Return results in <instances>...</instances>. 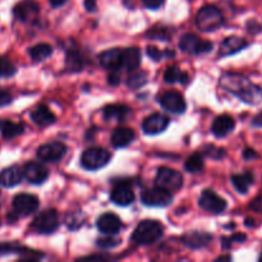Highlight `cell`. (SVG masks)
I'll return each mask as SVG.
<instances>
[{
	"label": "cell",
	"instance_id": "cell-1",
	"mask_svg": "<svg viewBox=\"0 0 262 262\" xmlns=\"http://www.w3.org/2000/svg\"><path fill=\"white\" fill-rule=\"evenodd\" d=\"M220 86L224 91L238 97L248 105H258L262 101V89L250 78L239 73H225L220 78Z\"/></svg>",
	"mask_w": 262,
	"mask_h": 262
},
{
	"label": "cell",
	"instance_id": "cell-2",
	"mask_svg": "<svg viewBox=\"0 0 262 262\" xmlns=\"http://www.w3.org/2000/svg\"><path fill=\"white\" fill-rule=\"evenodd\" d=\"M163 225L156 220H143L133 232L132 239L137 245H152L163 237Z\"/></svg>",
	"mask_w": 262,
	"mask_h": 262
},
{
	"label": "cell",
	"instance_id": "cell-3",
	"mask_svg": "<svg viewBox=\"0 0 262 262\" xmlns=\"http://www.w3.org/2000/svg\"><path fill=\"white\" fill-rule=\"evenodd\" d=\"M196 25L202 32H212L224 25V15L215 5H206L197 13Z\"/></svg>",
	"mask_w": 262,
	"mask_h": 262
},
{
	"label": "cell",
	"instance_id": "cell-4",
	"mask_svg": "<svg viewBox=\"0 0 262 262\" xmlns=\"http://www.w3.org/2000/svg\"><path fill=\"white\" fill-rule=\"evenodd\" d=\"M112 155L107 150L100 147H90L83 151L81 156V165L86 170L95 171L109 164Z\"/></svg>",
	"mask_w": 262,
	"mask_h": 262
},
{
	"label": "cell",
	"instance_id": "cell-5",
	"mask_svg": "<svg viewBox=\"0 0 262 262\" xmlns=\"http://www.w3.org/2000/svg\"><path fill=\"white\" fill-rule=\"evenodd\" d=\"M214 43L211 41L201 40L193 33H186L179 40V49L188 55H201V54L210 53Z\"/></svg>",
	"mask_w": 262,
	"mask_h": 262
},
{
	"label": "cell",
	"instance_id": "cell-6",
	"mask_svg": "<svg viewBox=\"0 0 262 262\" xmlns=\"http://www.w3.org/2000/svg\"><path fill=\"white\" fill-rule=\"evenodd\" d=\"M31 228L38 234H51L59 228L58 212L54 209H49L40 212L33 219Z\"/></svg>",
	"mask_w": 262,
	"mask_h": 262
},
{
	"label": "cell",
	"instance_id": "cell-7",
	"mask_svg": "<svg viewBox=\"0 0 262 262\" xmlns=\"http://www.w3.org/2000/svg\"><path fill=\"white\" fill-rule=\"evenodd\" d=\"M156 186L169 192H177L183 187V176L169 168H160L156 174Z\"/></svg>",
	"mask_w": 262,
	"mask_h": 262
},
{
	"label": "cell",
	"instance_id": "cell-8",
	"mask_svg": "<svg viewBox=\"0 0 262 262\" xmlns=\"http://www.w3.org/2000/svg\"><path fill=\"white\" fill-rule=\"evenodd\" d=\"M173 200L171 192L156 186L154 188L146 189L141 194V201L146 206H155V207H164L168 206Z\"/></svg>",
	"mask_w": 262,
	"mask_h": 262
},
{
	"label": "cell",
	"instance_id": "cell-9",
	"mask_svg": "<svg viewBox=\"0 0 262 262\" xmlns=\"http://www.w3.org/2000/svg\"><path fill=\"white\" fill-rule=\"evenodd\" d=\"M199 205L202 210L212 214H222L227 210L228 204L224 199L215 193L212 189H205L199 200Z\"/></svg>",
	"mask_w": 262,
	"mask_h": 262
},
{
	"label": "cell",
	"instance_id": "cell-10",
	"mask_svg": "<svg viewBox=\"0 0 262 262\" xmlns=\"http://www.w3.org/2000/svg\"><path fill=\"white\" fill-rule=\"evenodd\" d=\"M40 206L36 196L30 193H19L13 199V211L17 216H28L33 214Z\"/></svg>",
	"mask_w": 262,
	"mask_h": 262
},
{
	"label": "cell",
	"instance_id": "cell-11",
	"mask_svg": "<svg viewBox=\"0 0 262 262\" xmlns=\"http://www.w3.org/2000/svg\"><path fill=\"white\" fill-rule=\"evenodd\" d=\"M13 14L20 22L32 23L37 20L40 14V5L35 0H20L13 8Z\"/></svg>",
	"mask_w": 262,
	"mask_h": 262
},
{
	"label": "cell",
	"instance_id": "cell-12",
	"mask_svg": "<svg viewBox=\"0 0 262 262\" xmlns=\"http://www.w3.org/2000/svg\"><path fill=\"white\" fill-rule=\"evenodd\" d=\"M67 154V146L64 143L54 141V142L46 143L38 147L37 158L46 163H56L61 160L63 156Z\"/></svg>",
	"mask_w": 262,
	"mask_h": 262
},
{
	"label": "cell",
	"instance_id": "cell-13",
	"mask_svg": "<svg viewBox=\"0 0 262 262\" xmlns=\"http://www.w3.org/2000/svg\"><path fill=\"white\" fill-rule=\"evenodd\" d=\"M159 102L164 109L174 113V114H182L186 112V100L177 91H166L161 94L159 96Z\"/></svg>",
	"mask_w": 262,
	"mask_h": 262
},
{
	"label": "cell",
	"instance_id": "cell-14",
	"mask_svg": "<svg viewBox=\"0 0 262 262\" xmlns=\"http://www.w3.org/2000/svg\"><path fill=\"white\" fill-rule=\"evenodd\" d=\"M23 178L27 179L31 184H42L48 179L49 171L45 166L36 161L27 163L22 169Z\"/></svg>",
	"mask_w": 262,
	"mask_h": 262
},
{
	"label": "cell",
	"instance_id": "cell-15",
	"mask_svg": "<svg viewBox=\"0 0 262 262\" xmlns=\"http://www.w3.org/2000/svg\"><path fill=\"white\" fill-rule=\"evenodd\" d=\"M169 119L160 113H155L142 122V130L146 135H159L168 128Z\"/></svg>",
	"mask_w": 262,
	"mask_h": 262
},
{
	"label": "cell",
	"instance_id": "cell-16",
	"mask_svg": "<svg viewBox=\"0 0 262 262\" xmlns=\"http://www.w3.org/2000/svg\"><path fill=\"white\" fill-rule=\"evenodd\" d=\"M110 199L115 205L119 206H128L135 201V192L130 188L129 184L127 183H119L114 189L112 191Z\"/></svg>",
	"mask_w": 262,
	"mask_h": 262
},
{
	"label": "cell",
	"instance_id": "cell-17",
	"mask_svg": "<svg viewBox=\"0 0 262 262\" xmlns=\"http://www.w3.org/2000/svg\"><path fill=\"white\" fill-rule=\"evenodd\" d=\"M97 229L104 234H117L122 228V222L119 217L112 212H106L102 214L101 216L97 219Z\"/></svg>",
	"mask_w": 262,
	"mask_h": 262
},
{
	"label": "cell",
	"instance_id": "cell-18",
	"mask_svg": "<svg viewBox=\"0 0 262 262\" xmlns=\"http://www.w3.org/2000/svg\"><path fill=\"white\" fill-rule=\"evenodd\" d=\"M235 128V120L230 115L223 114L217 117L212 123L211 130L217 138L227 137L229 133H232Z\"/></svg>",
	"mask_w": 262,
	"mask_h": 262
},
{
	"label": "cell",
	"instance_id": "cell-19",
	"mask_svg": "<svg viewBox=\"0 0 262 262\" xmlns=\"http://www.w3.org/2000/svg\"><path fill=\"white\" fill-rule=\"evenodd\" d=\"M248 46V42L242 37H238V36H229V37L225 38L224 41L220 45V51L219 56H229L233 54H237L238 51L243 50Z\"/></svg>",
	"mask_w": 262,
	"mask_h": 262
},
{
	"label": "cell",
	"instance_id": "cell-20",
	"mask_svg": "<svg viewBox=\"0 0 262 262\" xmlns=\"http://www.w3.org/2000/svg\"><path fill=\"white\" fill-rule=\"evenodd\" d=\"M141 64V53L137 48H128L120 53V68L136 71Z\"/></svg>",
	"mask_w": 262,
	"mask_h": 262
},
{
	"label": "cell",
	"instance_id": "cell-21",
	"mask_svg": "<svg viewBox=\"0 0 262 262\" xmlns=\"http://www.w3.org/2000/svg\"><path fill=\"white\" fill-rule=\"evenodd\" d=\"M183 243L189 248H193V250H200L202 247H206L212 239V235L209 233L205 232H189L187 234L183 235Z\"/></svg>",
	"mask_w": 262,
	"mask_h": 262
},
{
	"label": "cell",
	"instance_id": "cell-22",
	"mask_svg": "<svg viewBox=\"0 0 262 262\" xmlns=\"http://www.w3.org/2000/svg\"><path fill=\"white\" fill-rule=\"evenodd\" d=\"M22 179L23 171L17 165H12L0 171V186L7 187V188L15 187L17 184H19L22 182Z\"/></svg>",
	"mask_w": 262,
	"mask_h": 262
},
{
	"label": "cell",
	"instance_id": "cell-23",
	"mask_svg": "<svg viewBox=\"0 0 262 262\" xmlns=\"http://www.w3.org/2000/svg\"><path fill=\"white\" fill-rule=\"evenodd\" d=\"M136 138L135 130L130 128L118 127L112 133V143L115 148H123L129 146Z\"/></svg>",
	"mask_w": 262,
	"mask_h": 262
},
{
	"label": "cell",
	"instance_id": "cell-24",
	"mask_svg": "<svg viewBox=\"0 0 262 262\" xmlns=\"http://www.w3.org/2000/svg\"><path fill=\"white\" fill-rule=\"evenodd\" d=\"M31 119L33 120V123L40 125V127H46V125L55 123L56 118L54 113L46 105H38V106H36L31 112Z\"/></svg>",
	"mask_w": 262,
	"mask_h": 262
},
{
	"label": "cell",
	"instance_id": "cell-25",
	"mask_svg": "<svg viewBox=\"0 0 262 262\" xmlns=\"http://www.w3.org/2000/svg\"><path fill=\"white\" fill-rule=\"evenodd\" d=\"M0 133L5 140H13L25 133V124L9 119H2L0 120Z\"/></svg>",
	"mask_w": 262,
	"mask_h": 262
},
{
	"label": "cell",
	"instance_id": "cell-26",
	"mask_svg": "<svg viewBox=\"0 0 262 262\" xmlns=\"http://www.w3.org/2000/svg\"><path fill=\"white\" fill-rule=\"evenodd\" d=\"M120 49H110V50L102 51L99 55V61L104 68L114 71L120 68Z\"/></svg>",
	"mask_w": 262,
	"mask_h": 262
},
{
	"label": "cell",
	"instance_id": "cell-27",
	"mask_svg": "<svg viewBox=\"0 0 262 262\" xmlns=\"http://www.w3.org/2000/svg\"><path fill=\"white\" fill-rule=\"evenodd\" d=\"M104 117L107 120H118V122H123L125 118L130 114V109L127 105L120 104H113L107 105L104 107Z\"/></svg>",
	"mask_w": 262,
	"mask_h": 262
},
{
	"label": "cell",
	"instance_id": "cell-28",
	"mask_svg": "<svg viewBox=\"0 0 262 262\" xmlns=\"http://www.w3.org/2000/svg\"><path fill=\"white\" fill-rule=\"evenodd\" d=\"M255 183V176L251 171H246L243 174H235L232 177V184L235 191L241 194H246L251 186Z\"/></svg>",
	"mask_w": 262,
	"mask_h": 262
},
{
	"label": "cell",
	"instance_id": "cell-29",
	"mask_svg": "<svg viewBox=\"0 0 262 262\" xmlns=\"http://www.w3.org/2000/svg\"><path fill=\"white\" fill-rule=\"evenodd\" d=\"M28 54L35 61H43L53 54V46L49 43H37L28 50Z\"/></svg>",
	"mask_w": 262,
	"mask_h": 262
},
{
	"label": "cell",
	"instance_id": "cell-30",
	"mask_svg": "<svg viewBox=\"0 0 262 262\" xmlns=\"http://www.w3.org/2000/svg\"><path fill=\"white\" fill-rule=\"evenodd\" d=\"M164 81L166 83H177V82H181V83H187L188 82V74L186 72L179 71L178 67L173 66L169 67L168 69L164 73Z\"/></svg>",
	"mask_w": 262,
	"mask_h": 262
},
{
	"label": "cell",
	"instance_id": "cell-31",
	"mask_svg": "<svg viewBox=\"0 0 262 262\" xmlns=\"http://www.w3.org/2000/svg\"><path fill=\"white\" fill-rule=\"evenodd\" d=\"M204 156L201 154H193V155H191L187 159L186 164H184V168L189 173H199V171H201L204 169Z\"/></svg>",
	"mask_w": 262,
	"mask_h": 262
},
{
	"label": "cell",
	"instance_id": "cell-32",
	"mask_svg": "<svg viewBox=\"0 0 262 262\" xmlns=\"http://www.w3.org/2000/svg\"><path fill=\"white\" fill-rule=\"evenodd\" d=\"M66 63L67 67L71 72H77V71H81L83 68V58L79 55L78 51H68L67 54V59H66Z\"/></svg>",
	"mask_w": 262,
	"mask_h": 262
},
{
	"label": "cell",
	"instance_id": "cell-33",
	"mask_svg": "<svg viewBox=\"0 0 262 262\" xmlns=\"http://www.w3.org/2000/svg\"><path fill=\"white\" fill-rule=\"evenodd\" d=\"M146 83H147V73H146V72H142V71L132 74V76H130L127 81L128 87L132 90L141 89V87L145 86Z\"/></svg>",
	"mask_w": 262,
	"mask_h": 262
},
{
	"label": "cell",
	"instance_id": "cell-34",
	"mask_svg": "<svg viewBox=\"0 0 262 262\" xmlns=\"http://www.w3.org/2000/svg\"><path fill=\"white\" fill-rule=\"evenodd\" d=\"M17 73V68L14 64L7 58H0V77L2 78H9Z\"/></svg>",
	"mask_w": 262,
	"mask_h": 262
},
{
	"label": "cell",
	"instance_id": "cell-35",
	"mask_svg": "<svg viewBox=\"0 0 262 262\" xmlns=\"http://www.w3.org/2000/svg\"><path fill=\"white\" fill-rule=\"evenodd\" d=\"M147 55L150 56L151 59H154V60L159 61L164 58H171V56H174V51H170V50L160 51L158 48H155V46H148Z\"/></svg>",
	"mask_w": 262,
	"mask_h": 262
},
{
	"label": "cell",
	"instance_id": "cell-36",
	"mask_svg": "<svg viewBox=\"0 0 262 262\" xmlns=\"http://www.w3.org/2000/svg\"><path fill=\"white\" fill-rule=\"evenodd\" d=\"M204 151H205V154L209 156V158L215 159V160H220V159H223L225 155H227V152L224 151V148L216 147V146H212V145H207L206 147H205Z\"/></svg>",
	"mask_w": 262,
	"mask_h": 262
},
{
	"label": "cell",
	"instance_id": "cell-37",
	"mask_svg": "<svg viewBox=\"0 0 262 262\" xmlns=\"http://www.w3.org/2000/svg\"><path fill=\"white\" fill-rule=\"evenodd\" d=\"M247 239V237H246L245 234H242V233H238V234H234L232 235L230 238H222V242H223V247L224 248H230V246H232L233 242L235 243H243Z\"/></svg>",
	"mask_w": 262,
	"mask_h": 262
},
{
	"label": "cell",
	"instance_id": "cell-38",
	"mask_svg": "<svg viewBox=\"0 0 262 262\" xmlns=\"http://www.w3.org/2000/svg\"><path fill=\"white\" fill-rule=\"evenodd\" d=\"M20 251H25V248L19 247V246L9 245V243H3V245H0V256L8 255V253H23Z\"/></svg>",
	"mask_w": 262,
	"mask_h": 262
},
{
	"label": "cell",
	"instance_id": "cell-39",
	"mask_svg": "<svg viewBox=\"0 0 262 262\" xmlns=\"http://www.w3.org/2000/svg\"><path fill=\"white\" fill-rule=\"evenodd\" d=\"M119 245V241L115 239V238H101V239H97V246L101 248H113L115 246Z\"/></svg>",
	"mask_w": 262,
	"mask_h": 262
},
{
	"label": "cell",
	"instance_id": "cell-40",
	"mask_svg": "<svg viewBox=\"0 0 262 262\" xmlns=\"http://www.w3.org/2000/svg\"><path fill=\"white\" fill-rule=\"evenodd\" d=\"M141 2H142V4L145 5L147 9L151 10L160 9V8L165 4V0H141Z\"/></svg>",
	"mask_w": 262,
	"mask_h": 262
},
{
	"label": "cell",
	"instance_id": "cell-41",
	"mask_svg": "<svg viewBox=\"0 0 262 262\" xmlns=\"http://www.w3.org/2000/svg\"><path fill=\"white\" fill-rule=\"evenodd\" d=\"M119 82H120V74L119 72H118V69H114V71H112V74L109 76V83L113 84V86H117Z\"/></svg>",
	"mask_w": 262,
	"mask_h": 262
},
{
	"label": "cell",
	"instance_id": "cell-42",
	"mask_svg": "<svg viewBox=\"0 0 262 262\" xmlns=\"http://www.w3.org/2000/svg\"><path fill=\"white\" fill-rule=\"evenodd\" d=\"M243 158H245V160H253V159L258 158V154L255 150H252V148H246L243 151Z\"/></svg>",
	"mask_w": 262,
	"mask_h": 262
},
{
	"label": "cell",
	"instance_id": "cell-43",
	"mask_svg": "<svg viewBox=\"0 0 262 262\" xmlns=\"http://www.w3.org/2000/svg\"><path fill=\"white\" fill-rule=\"evenodd\" d=\"M84 8H86L87 12L90 13L96 12V0H84Z\"/></svg>",
	"mask_w": 262,
	"mask_h": 262
},
{
	"label": "cell",
	"instance_id": "cell-44",
	"mask_svg": "<svg viewBox=\"0 0 262 262\" xmlns=\"http://www.w3.org/2000/svg\"><path fill=\"white\" fill-rule=\"evenodd\" d=\"M251 207H252V209H255L257 212H262V197L256 199L255 201L252 202V205H251Z\"/></svg>",
	"mask_w": 262,
	"mask_h": 262
},
{
	"label": "cell",
	"instance_id": "cell-45",
	"mask_svg": "<svg viewBox=\"0 0 262 262\" xmlns=\"http://www.w3.org/2000/svg\"><path fill=\"white\" fill-rule=\"evenodd\" d=\"M252 125H255V127H262V112L258 113V114L253 118Z\"/></svg>",
	"mask_w": 262,
	"mask_h": 262
},
{
	"label": "cell",
	"instance_id": "cell-46",
	"mask_svg": "<svg viewBox=\"0 0 262 262\" xmlns=\"http://www.w3.org/2000/svg\"><path fill=\"white\" fill-rule=\"evenodd\" d=\"M68 2V0H49V3H50V5L53 8H60L63 7L66 3Z\"/></svg>",
	"mask_w": 262,
	"mask_h": 262
},
{
	"label": "cell",
	"instance_id": "cell-47",
	"mask_svg": "<svg viewBox=\"0 0 262 262\" xmlns=\"http://www.w3.org/2000/svg\"><path fill=\"white\" fill-rule=\"evenodd\" d=\"M220 260L230 261V260H232V257H230V256H220V257H217V261H220Z\"/></svg>",
	"mask_w": 262,
	"mask_h": 262
},
{
	"label": "cell",
	"instance_id": "cell-48",
	"mask_svg": "<svg viewBox=\"0 0 262 262\" xmlns=\"http://www.w3.org/2000/svg\"><path fill=\"white\" fill-rule=\"evenodd\" d=\"M258 261L262 262V251H261V255H260V257H258Z\"/></svg>",
	"mask_w": 262,
	"mask_h": 262
}]
</instances>
